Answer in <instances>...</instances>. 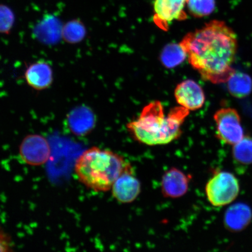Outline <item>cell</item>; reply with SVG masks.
<instances>
[{
    "label": "cell",
    "mask_w": 252,
    "mask_h": 252,
    "mask_svg": "<svg viewBox=\"0 0 252 252\" xmlns=\"http://www.w3.org/2000/svg\"><path fill=\"white\" fill-rule=\"evenodd\" d=\"M15 15L7 5L0 4V33L11 32L15 23Z\"/></svg>",
    "instance_id": "cell-20"
},
{
    "label": "cell",
    "mask_w": 252,
    "mask_h": 252,
    "mask_svg": "<svg viewBox=\"0 0 252 252\" xmlns=\"http://www.w3.org/2000/svg\"><path fill=\"white\" fill-rule=\"evenodd\" d=\"M67 121L72 133L85 135L94 128L96 124V117L90 107L81 105L75 107L69 112Z\"/></svg>",
    "instance_id": "cell-12"
},
{
    "label": "cell",
    "mask_w": 252,
    "mask_h": 252,
    "mask_svg": "<svg viewBox=\"0 0 252 252\" xmlns=\"http://www.w3.org/2000/svg\"><path fill=\"white\" fill-rule=\"evenodd\" d=\"M189 110L175 107L166 115L162 103L151 102L144 107L139 118L129 123L127 128L135 139L148 146L166 145L181 136V127Z\"/></svg>",
    "instance_id": "cell-2"
},
{
    "label": "cell",
    "mask_w": 252,
    "mask_h": 252,
    "mask_svg": "<svg viewBox=\"0 0 252 252\" xmlns=\"http://www.w3.org/2000/svg\"><path fill=\"white\" fill-rule=\"evenodd\" d=\"M227 83L229 93L237 98H243L252 92V78L243 72L236 71Z\"/></svg>",
    "instance_id": "cell-15"
},
{
    "label": "cell",
    "mask_w": 252,
    "mask_h": 252,
    "mask_svg": "<svg viewBox=\"0 0 252 252\" xmlns=\"http://www.w3.org/2000/svg\"><path fill=\"white\" fill-rule=\"evenodd\" d=\"M233 157L240 164H252V138L244 136L237 144L233 146Z\"/></svg>",
    "instance_id": "cell-18"
},
{
    "label": "cell",
    "mask_w": 252,
    "mask_h": 252,
    "mask_svg": "<svg viewBox=\"0 0 252 252\" xmlns=\"http://www.w3.org/2000/svg\"><path fill=\"white\" fill-rule=\"evenodd\" d=\"M252 219L250 206L244 203L232 205L226 211L224 217L226 228L232 232L241 231L247 227Z\"/></svg>",
    "instance_id": "cell-14"
},
{
    "label": "cell",
    "mask_w": 252,
    "mask_h": 252,
    "mask_svg": "<svg viewBox=\"0 0 252 252\" xmlns=\"http://www.w3.org/2000/svg\"><path fill=\"white\" fill-rule=\"evenodd\" d=\"M63 26L59 18L53 15H47L34 28V36L45 45H55L62 39Z\"/></svg>",
    "instance_id": "cell-13"
},
{
    "label": "cell",
    "mask_w": 252,
    "mask_h": 252,
    "mask_svg": "<svg viewBox=\"0 0 252 252\" xmlns=\"http://www.w3.org/2000/svg\"><path fill=\"white\" fill-rule=\"evenodd\" d=\"M190 176L175 168L169 169L163 175L161 189L163 196L179 198L184 196L189 189Z\"/></svg>",
    "instance_id": "cell-11"
},
{
    "label": "cell",
    "mask_w": 252,
    "mask_h": 252,
    "mask_svg": "<svg viewBox=\"0 0 252 252\" xmlns=\"http://www.w3.org/2000/svg\"><path fill=\"white\" fill-rule=\"evenodd\" d=\"M188 0H154V21L158 27L168 31L169 25L174 21L187 18L184 9Z\"/></svg>",
    "instance_id": "cell-6"
},
{
    "label": "cell",
    "mask_w": 252,
    "mask_h": 252,
    "mask_svg": "<svg viewBox=\"0 0 252 252\" xmlns=\"http://www.w3.org/2000/svg\"><path fill=\"white\" fill-rule=\"evenodd\" d=\"M176 101L189 110H196L202 108L205 102L204 91L193 80H188L178 85L175 91Z\"/></svg>",
    "instance_id": "cell-9"
},
{
    "label": "cell",
    "mask_w": 252,
    "mask_h": 252,
    "mask_svg": "<svg viewBox=\"0 0 252 252\" xmlns=\"http://www.w3.org/2000/svg\"><path fill=\"white\" fill-rule=\"evenodd\" d=\"M187 6L189 12L193 17H207L215 10L216 0H188Z\"/></svg>",
    "instance_id": "cell-19"
},
{
    "label": "cell",
    "mask_w": 252,
    "mask_h": 252,
    "mask_svg": "<svg viewBox=\"0 0 252 252\" xmlns=\"http://www.w3.org/2000/svg\"><path fill=\"white\" fill-rule=\"evenodd\" d=\"M87 34V30L83 22L78 19L69 21L62 28V39L66 43L75 45L83 41Z\"/></svg>",
    "instance_id": "cell-16"
},
{
    "label": "cell",
    "mask_w": 252,
    "mask_h": 252,
    "mask_svg": "<svg viewBox=\"0 0 252 252\" xmlns=\"http://www.w3.org/2000/svg\"><path fill=\"white\" fill-rule=\"evenodd\" d=\"M216 137L223 143L234 146L245 136L241 118L234 108L220 109L214 115Z\"/></svg>",
    "instance_id": "cell-5"
},
{
    "label": "cell",
    "mask_w": 252,
    "mask_h": 252,
    "mask_svg": "<svg viewBox=\"0 0 252 252\" xmlns=\"http://www.w3.org/2000/svg\"><path fill=\"white\" fill-rule=\"evenodd\" d=\"M239 182L232 173L219 171L214 173L206 186L208 200L212 206L223 207L231 204L238 196Z\"/></svg>",
    "instance_id": "cell-4"
},
{
    "label": "cell",
    "mask_w": 252,
    "mask_h": 252,
    "mask_svg": "<svg viewBox=\"0 0 252 252\" xmlns=\"http://www.w3.org/2000/svg\"><path fill=\"white\" fill-rule=\"evenodd\" d=\"M187 55L180 44L171 43L166 46L160 56L163 64L166 67L171 68L181 64Z\"/></svg>",
    "instance_id": "cell-17"
},
{
    "label": "cell",
    "mask_w": 252,
    "mask_h": 252,
    "mask_svg": "<svg viewBox=\"0 0 252 252\" xmlns=\"http://www.w3.org/2000/svg\"><path fill=\"white\" fill-rule=\"evenodd\" d=\"M24 78L28 86L34 90H45L53 84V69L46 62H34L27 68L24 72Z\"/></svg>",
    "instance_id": "cell-10"
},
{
    "label": "cell",
    "mask_w": 252,
    "mask_h": 252,
    "mask_svg": "<svg viewBox=\"0 0 252 252\" xmlns=\"http://www.w3.org/2000/svg\"><path fill=\"white\" fill-rule=\"evenodd\" d=\"M13 247L11 238L0 228V252H9Z\"/></svg>",
    "instance_id": "cell-21"
},
{
    "label": "cell",
    "mask_w": 252,
    "mask_h": 252,
    "mask_svg": "<svg viewBox=\"0 0 252 252\" xmlns=\"http://www.w3.org/2000/svg\"><path fill=\"white\" fill-rule=\"evenodd\" d=\"M118 154L93 147L85 151L75 163L79 181L96 191H106L128 165Z\"/></svg>",
    "instance_id": "cell-3"
},
{
    "label": "cell",
    "mask_w": 252,
    "mask_h": 252,
    "mask_svg": "<svg viewBox=\"0 0 252 252\" xmlns=\"http://www.w3.org/2000/svg\"><path fill=\"white\" fill-rule=\"evenodd\" d=\"M141 184L130 165L116 179L112 187L113 196L122 203L133 202L141 192Z\"/></svg>",
    "instance_id": "cell-8"
},
{
    "label": "cell",
    "mask_w": 252,
    "mask_h": 252,
    "mask_svg": "<svg viewBox=\"0 0 252 252\" xmlns=\"http://www.w3.org/2000/svg\"><path fill=\"white\" fill-rule=\"evenodd\" d=\"M180 45L189 63L205 81L215 84L227 83L236 71L237 36L224 21L213 20L189 33Z\"/></svg>",
    "instance_id": "cell-1"
},
{
    "label": "cell",
    "mask_w": 252,
    "mask_h": 252,
    "mask_svg": "<svg viewBox=\"0 0 252 252\" xmlns=\"http://www.w3.org/2000/svg\"><path fill=\"white\" fill-rule=\"evenodd\" d=\"M20 156L25 162L31 165L44 164L49 159L51 150L48 142L40 135H28L21 144Z\"/></svg>",
    "instance_id": "cell-7"
}]
</instances>
